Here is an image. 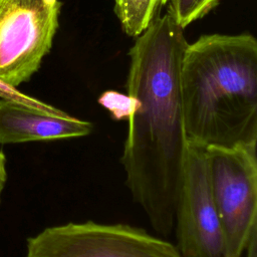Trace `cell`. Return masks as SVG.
<instances>
[{
	"label": "cell",
	"instance_id": "obj_7",
	"mask_svg": "<svg viewBox=\"0 0 257 257\" xmlns=\"http://www.w3.org/2000/svg\"><path fill=\"white\" fill-rule=\"evenodd\" d=\"M93 124L46 104L35 106L0 99V144L49 142L88 136Z\"/></svg>",
	"mask_w": 257,
	"mask_h": 257
},
{
	"label": "cell",
	"instance_id": "obj_4",
	"mask_svg": "<svg viewBox=\"0 0 257 257\" xmlns=\"http://www.w3.org/2000/svg\"><path fill=\"white\" fill-rule=\"evenodd\" d=\"M26 257H183L177 246L127 224L93 221L43 229L27 239Z\"/></svg>",
	"mask_w": 257,
	"mask_h": 257
},
{
	"label": "cell",
	"instance_id": "obj_12",
	"mask_svg": "<svg viewBox=\"0 0 257 257\" xmlns=\"http://www.w3.org/2000/svg\"><path fill=\"white\" fill-rule=\"evenodd\" d=\"M6 157L5 154L0 150V203L2 193L4 191L6 181H7V169H6Z\"/></svg>",
	"mask_w": 257,
	"mask_h": 257
},
{
	"label": "cell",
	"instance_id": "obj_6",
	"mask_svg": "<svg viewBox=\"0 0 257 257\" xmlns=\"http://www.w3.org/2000/svg\"><path fill=\"white\" fill-rule=\"evenodd\" d=\"M174 229L183 257H224L206 147L188 140L177 193Z\"/></svg>",
	"mask_w": 257,
	"mask_h": 257
},
{
	"label": "cell",
	"instance_id": "obj_1",
	"mask_svg": "<svg viewBox=\"0 0 257 257\" xmlns=\"http://www.w3.org/2000/svg\"><path fill=\"white\" fill-rule=\"evenodd\" d=\"M184 28L170 13L158 16L128 51L126 93L135 101L120 162L133 199L162 236L174 229L177 193L188 136L182 65Z\"/></svg>",
	"mask_w": 257,
	"mask_h": 257
},
{
	"label": "cell",
	"instance_id": "obj_9",
	"mask_svg": "<svg viewBox=\"0 0 257 257\" xmlns=\"http://www.w3.org/2000/svg\"><path fill=\"white\" fill-rule=\"evenodd\" d=\"M168 12L176 22L186 28L203 18L219 4V0H168Z\"/></svg>",
	"mask_w": 257,
	"mask_h": 257
},
{
	"label": "cell",
	"instance_id": "obj_2",
	"mask_svg": "<svg viewBox=\"0 0 257 257\" xmlns=\"http://www.w3.org/2000/svg\"><path fill=\"white\" fill-rule=\"evenodd\" d=\"M188 140L202 146L257 143V40L213 33L188 43L182 65Z\"/></svg>",
	"mask_w": 257,
	"mask_h": 257
},
{
	"label": "cell",
	"instance_id": "obj_3",
	"mask_svg": "<svg viewBox=\"0 0 257 257\" xmlns=\"http://www.w3.org/2000/svg\"><path fill=\"white\" fill-rule=\"evenodd\" d=\"M257 143L206 147L224 257H243L257 234Z\"/></svg>",
	"mask_w": 257,
	"mask_h": 257
},
{
	"label": "cell",
	"instance_id": "obj_13",
	"mask_svg": "<svg viewBox=\"0 0 257 257\" xmlns=\"http://www.w3.org/2000/svg\"><path fill=\"white\" fill-rule=\"evenodd\" d=\"M245 257H257V234L251 238L245 251Z\"/></svg>",
	"mask_w": 257,
	"mask_h": 257
},
{
	"label": "cell",
	"instance_id": "obj_10",
	"mask_svg": "<svg viewBox=\"0 0 257 257\" xmlns=\"http://www.w3.org/2000/svg\"><path fill=\"white\" fill-rule=\"evenodd\" d=\"M98 102L115 120H127L136 108L134 99L127 93L123 94L114 90L101 93Z\"/></svg>",
	"mask_w": 257,
	"mask_h": 257
},
{
	"label": "cell",
	"instance_id": "obj_5",
	"mask_svg": "<svg viewBox=\"0 0 257 257\" xmlns=\"http://www.w3.org/2000/svg\"><path fill=\"white\" fill-rule=\"evenodd\" d=\"M60 0H0V83L17 88L38 71L59 25Z\"/></svg>",
	"mask_w": 257,
	"mask_h": 257
},
{
	"label": "cell",
	"instance_id": "obj_11",
	"mask_svg": "<svg viewBox=\"0 0 257 257\" xmlns=\"http://www.w3.org/2000/svg\"><path fill=\"white\" fill-rule=\"evenodd\" d=\"M0 97L18 100V101H21V102H24L27 104L35 105V106H44L47 104L37 98H34L32 96H29L27 94L20 92L17 88H12V87H9L2 83H0Z\"/></svg>",
	"mask_w": 257,
	"mask_h": 257
},
{
	"label": "cell",
	"instance_id": "obj_8",
	"mask_svg": "<svg viewBox=\"0 0 257 257\" xmlns=\"http://www.w3.org/2000/svg\"><path fill=\"white\" fill-rule=\"evenodd\" d=\"M113 11L122 31L131 37L142 34L168 0H113Z\"/></svg>",
	"mask_w": 257,
	"mask_h": 257
}]
</instances>
